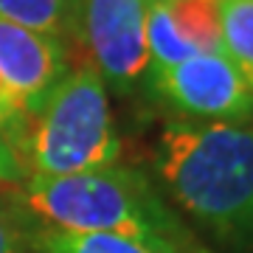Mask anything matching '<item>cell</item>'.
Masks as SVG:
<instances>
[{"label": "cell", "instance_id": "cell-7", "mask_svg": "<svg viewBox=\"0 0 253 253\" xmlns=\"http://www.w3.org/2000/svg\"><path fill=\"white\" fill-rule=\"evenodd\" d=\"M219 42L248 90L253 93V3L251 0H217Z\"/></svg>", "mask_w": 253, "mask_h": 253}, {"label": "cell", "instance_id": "cell-10", "mask_svg": "<svg viewBox=\"0 0 253 253\" xmlns=\"http://www.w3.org/2000/svg\"><path fill=\"white\" fill-rule=\"evenodd\" d=\"M0 20L65 42V0H0Z\"/></svg>", "mask_w": 253, "mask_h": 253}, {"label": "cell", "instance_id": "cell-12", "mask_svg": "<svg viewBox=\"0 0 253 253\" xmlns=\"http://www.w3.org/2000/svg\"><path fill=\"white\" fill-rule=\"evenodd\" d=\"M0 132H3V126H0Z\"/></svg>", "mask_w": 253, "mask_h": 253}, {"label": "cell", "instance_id": "cell-14", "mask_svg": "<svg viewBox=\"0 0 253 253\" xmlns=\"http://www.w3.org/2000/svg\"><path fill=\"white\" fill-rule=\"evenodd\" d=\"M251 3H253V0H251Z\"/></svg>", "mask_w": 253, "mask_h": 253}, {"label": "cell", "instance_id": "cell-9", "mask_svg": "<svg viewBox=\"0 0 253 253\" xmlns=\"http://www.w3.org/2000/svg\"><path fill=\"white\" fill-rule=\"evenodd\" d=\"M42 253H208L200 248H152L138 239L113 234H71V231H51L48 228L40 242Z\"/></svg>", "mask_w": 253, "mask_h": 253}, {"label": "cell", "instance_id": "cell-4", "mask_svg": "<svg viewBox=\"0 0 253 253\" xmlns=\"http://www.w3.org/2000/svg\"><path fill=\"white\" fill-rule=\"evenodd\" d=\"M65 37L84 54L107 90L129 93L144 79L146 0H65Z\"/></svg>", "mask_w": 253, "mask_h": 253}, {"label": "cell", "instance_id": "cell-2", "mask_svg": "<svg viewBox=\"0 0 253 253\" xmlns=\"http://www.w3.org/2000/svg\"><path fill=\"white\" fill-rule=\"evenodd\" d=\"M3 141L20 172V186L121 161L107 84L84 62L68 68L34 110L11 118L3 126Z\"/></svg>", "mask_w": 253, "mask_h": 253}, {"label": "cell", "instance_id": "cell-1", "mask_svg": "<svg viewBox=\"0 0 253 253\" xmlns=\"http://www.w3.org/2000/svg\"><path fill=\"white\" fill-rule=\"evenodd\" d=\"M155 172L174 206L211 239L253 253V124L166 121Z\"/></svg>", "mask_w": 253, "mask_h": 253}, {"label": "cell", "instance_id": "cell-8", "mask_svg": "<svg viewBox=\"0 0 253 253\" xmlns=\"http://www.w3.org/2000/svg\"><path fill=\"white\" fill-rule=\"evenodd\" d=\"M48 228L28 208L20 186L0 183V253H31L40 251Z\"/></svg>", "mask_w": 253, "mask_h": 253}, {"label": "cell", "instance_id": "cell-11", "mask_svg": "<svg viewBox=\"0 0 253 253\" xmlns=\"http://www.w3.org/2000/svg\"><path fill=\"white\" fill-rule=\"evenodd\" d=\"M31 253H42V251H31Z\"/></svg>", "mask_w": 253, "mask_h": 253}, {"label": "cell", "instance_id": "cell-13", "mask_svg": "<svg viewBox=\"0 0 253 253\" xmlns=\"http://www.w3.org/2000/svg\"><path fill=\"white\" fill-rule=\"evenodd\" d=\"M146 3H149V0H146Z\"/></svg>", "mask_w": 253, "mask_h": 253}, {"label": "cell", "instance_id": "cell-5", "mask_svg": "<svg viewBox=\"0 0 253 253\" xmlns=\"http://www.w3.org/2000/svg\"><path fill=\"white\" fill-rule=\"evenodd\" d=\"M144 79L146 87L180 113V118L228 124L253 121V93L222 51L189 56L172 68L146 73Z\"/></svg>", "mask_w": 253, "mask_h": 253}, {"label": "cell", "instance_id": "cell-6", "mask_svg": "<svg viewBox=\"0 0 253 253\" xmlns=\"http://www.w3.org/2000/svg\"><path fill=\"white\" fill-rule=\"evenodd\" d=\"M68 71L59 37L0 20V82L23 113L34 110Z\"/></svg>", "mask_w": 253, "mask_h": 253}, {"label": "cell", "instance_id": "cell-3", "mask_svg": "<svg viewBox=\"0 0 253 253\" xmlns=\"http://www.w3.org/2000/svg\"><path fill=\"white\" fill-rule=\"evenodd\" d=\"M20 191L51 231L113 234L152 248H200L158 186L121 161L68 177L28 180Z\"/></svg>", "mask_w": 253, "mask_h": 253}]
</instances>
